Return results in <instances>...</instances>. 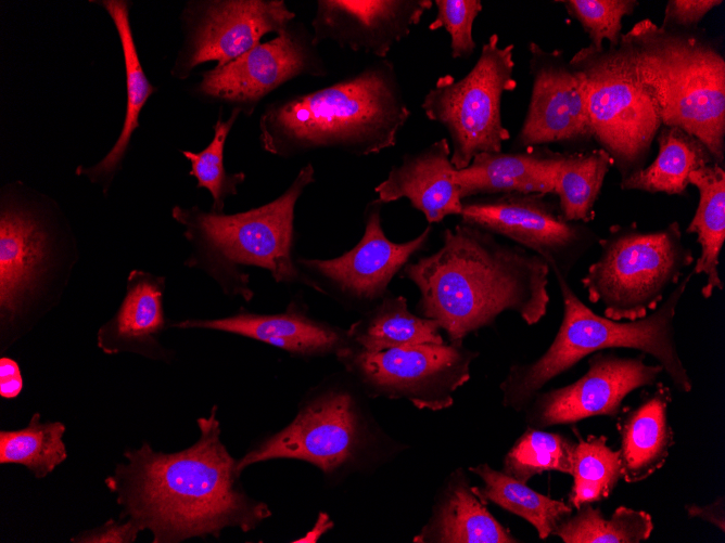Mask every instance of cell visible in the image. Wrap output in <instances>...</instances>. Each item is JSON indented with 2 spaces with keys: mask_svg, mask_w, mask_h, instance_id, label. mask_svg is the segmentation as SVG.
<instances>
[{
  "mask_svg": "<svg viewBox=\"0 0 725 543\" xmlns=\"http://www.w3.org/2000/svg\"><path fill=\"white\" fill-rule=\"evenodd\" d=\"M597 243L600 255L581 283L589 301L601 303L614 321L648 315L695 261L677 221L654 231L614 224Z\"/></svg>",
  "mask_w": 725,
  "mask_h": 543,
  "instance_id": "obj_8",
  "label": "cell"
},
{
  "mask_svg": "<svg viewBox=\"0 0 725 543\" xmlns=\"http://www.w3.org/2000/svg\"><path fill=\"white\" fill-rule=\"evenodd\" d=\"M23 376L17 362L9 357L0 359V396L14 399L23 390Z\"/></svg>",
  "mask_w": 725,
  "mask_h": 543,
  "instance_id": "obj_41",
  "label": "cell"
},
{
  "mask_svg": "<svg viewBox=\"0 0 725 543\" xmlns=\"http://www.w3.org/2000/svg\"><path fill=\"white\" fill-rule=\"evenodd\" d=\"M514 46L501 47L497 34L483 43L473 67L460 79L437 78L425 93L421 109L449 135L451 163L467 167L480 153L500 152L510 133L501 119V101L517 87L513 77Z\"/></svg>",
  "mask_w": 725,
  "mask_h": 543,
  "instance_id": "obj_11",
  "label": "cell"
},
{
  "mask_svg": "<svg viewBox=\"0 0 725 543\" xmlns=\"http://www.w3.org/2000/svg\"><path fill=\"white\" fill-rule=\"evenodd\" d=\"M570 16L575 18L590 38V44L602 49L607 40L610 49L618 48L622 37V21L634 13L636 0H563Z\"/></svg>",
  "mask_w": 725,
  "mask_h": 543,
  "instance_id": "obj_37",
  "label": "cell"
},
{
  "mask_svg": "<svg viewBox=\"0 0 725 543\" xmlns=\"http://www.w3.org/2000/svg\"><path fill=\"white\" fill-rule=\"evenodd\" d=\"M554 274L563 303L560 326L542 355L509 367L499 385L505 408L524 411L554 378L593 353L615 348L635 349L652 357L678 391H691L692 382L678 352L674 321L678 303L695 275L692 271L671 288L657 309L634 321H614L595 313L577 297L568 277Z\"/></svg>",
  "mask_w": 725,
  "mask_h": 543,
  "instance_id": "obj_6",
  "label": "cell"
},
{
  "mask_svg": "<svg viewBox=\"0 0 725 543\" xmlns=\"http://www.w3.org/2000/svg\"><path fill=\"white\" fill-rule=\"evenodd\" d=\"M561 156L547 146L480 153L467 167L456 170L455 181L462 201L508 193L554 194Z\"/></svg>",
  "mask_w": 725,
  "mask_h": 543,
  "instance_id": "obj_23",
  "label": "cell"
},
{
  "mask_svg": "<svg viewBox=\"0 0 725 543\" xmlns=\"http://www.w3.org/2000/svg\"><path fill=\"white\" fill-rule=\"evenodd\" d=\"M650 95L662 126L699 139L725 165V59L703 29H665L649 18L622 34L618 47Z\"/></svg>",
  "mask_w": 725,
  "mask_h": 543,
  "instance_id": "obj_4",
  "label": "cell"
},
{
  "mask_svg": "<svg viewBox=\"0 0 725 543\" xmlns=\"http://www.w3.org/2000/svg\"><path fill=\"white\" fill-rule=\"evenodd\" d=\"M165 283L164 276L142 270L129 273L119 308L97 333V345L103 353L132 352L167 363L173 360V352L160 342L167 325Z\"/></svg>",
  "mask_w": 725,
  "mask_h": 543,
  "instance_id": "obj_22",
  "label": "cell"
},
{
  "mask_svg": "<svg viewBox=\"0 0 725 543\" xmlns=\"http://www.w3.org/2000/svg\"><path fill=\"white\" fill-rule=\"evenodd\" d=\"M689 183L699 192L696 212L686 229L697 235L700 246L692 273L705 275L701 295L708 299L724 287L718 267L725 241V170L715 163L703 166L690 173Z\"/></svg>",
  "mask_w": 725,
  "mask_h": 543,
  "instance_id": "obj_26",
  "label": "cell"
},
{
  "mask_svg": "<svg viewBox=\"0 0 725 543\" xmlns=\"http://www.w3.org/2000/svg\"><path fill=\"white\" fill-rule=\"evenodd\" d=\"M169 326L234 334L301 359L336 357L353 347L347 329L311 316L301 298L292 299L285 311L280 313L260 314L240 310L225 318L187 319Z\"/></svg>",
  "mask_w": 725,
  "mask_h": 543,
  "instance_id": "obj_20",
  "label": "cell"
},
{
  "mask_svg": "<svg viewBox=\"0 0 725 543\" xmlns=\"http://www.w3.org/2000/svg\"><path fill=\"white\" fill-rule=\"evenodd\" d=\"M329 68L303 23L293 22L275 38L260 42L224 66L202 74L195 91L231 104L251 116L267 95L302 77H326Z\"/></svg>",
  "mask_w": 725,
  "mask_h": 543,
  "instance_id": "obj_15",
  "label": "cell"
},
{
  "mask_svg": "<svg viewBox=\"0 0 725 543\" xmlns=\"http://www.w3.org/2000/svg\"><path fill=\"white\" fill-rule=\"evenodd\" d=\"M101 4L112 17L117 29L125 61L127 105L120 134L111 151L102 160L90 168L77 169L78 174H86L92 182H111L120 167L132 132L139 126V114L155 88L149 82L133 42L129 23L128 4L126 1L107 0Z\"/></svg>",
  "mask_w": 725,
  "mask_h": 543,
  "instance_id": "obj_29",
  "label": "cell"
},
{
  "mask_svg": "<svg viewBox=\"0 0 725 543\" xmlns=\"http://www.w3.org/2000/svg\"><path fill=\"white\" fill-rule=\"evenodd\" d=\"M685 509L689 518L701 519L713 525L721 532L725 531V501L723 496H717L713 502L705 505L687 504Z\"/></svg>",
  "mask_w": 725,
  "mask_h": 543,
  "instance_id": "obj_42",
  "label": "cell"
},
{
  "mask_svg": "<svg viewBox=\"0 0 725 543\" xmlns=\"http://www.w3.org/2000/svg\"><path fill=\"white\" fill-rule=\"evenodd\" d=\"M611 167V157L602 148L562 153L556 169L554 194L558 196V207L565 220L587 223L594 219V206Z\"/></svg>",
  "mask_w": 725,
  "mask_h": 543,
  "instance_id": "obj_31",
  "label": "cell"
},
{
  "mask_svg": "<svg viewBox=\"0 0 725 543\" xmlns=\"http://www.w3.org/2000/svg\"><path fill=\"white\" fill-rule=\"evenodd\" d=\"M142 532L140 526L128 518L126 521H117L110 518L104 523L89 530L79 532L71 538L74 543H132Z\"/></svg>",
  "mask_w": 725,
  "mask_h": 543,
  "instance_id": "obj_40",
  "label": "cell"
},
{
  "mask_svg": "<svg viewBox=\"0 0 725 543\" xmlns=\"http://www.w3.org/2000/svg\"><path fill=\"white\" fill-rule=\"evenodd\" d=\"M529 53L532 91L514 147L576 144L593 139L580 73L562 50L548 51L532 41Z\"/></svg>",
  "mask_w": 725,
  "mask_h": 543,
  "instance_id": "obj_18",
  "label": "cell"
},
{
  "mask_svg": "<svg viewBox=\"0 0 725 543\" xmlns=\"http://www.w3.org/2000/svg\"><path fill=\"white\" fill-rule=\"evenodd\" d=\"M580 73L593 139L621 180L646 167L662 124L657 108L618 48H581L569 61Z\"/></svg>",
  "mask_w": 725,
  "mask_h": 543,
  "instance_id": "obj_10",
  "label": "cell"
},
{
  "mask_svg": "<svg viewBox=\"0 0 725 543\" xmlns=\"http://www.w3.org/2000/svg\"><path fill=\"white\" fill-rule=\"evenodd\" d=\"M671 388L657 383L636 406L621 410L616 416L620 436L622 479L627 483L646 480L665 464L675 443L669 421Z\"/></svg>",
  "mask_w": 725,
  "mask_h": 543,
  "instance_id": "obj_24",
  "label": "cell"
},
{
  "mask_svg": "<svg viewBox=\"0 0 725 543\" xmlns=\"http://www.w3.org/2000/svg\"><path fill=\"white\" fill-rule=\"evenodd\" d=\"M722 3V0H669L660 27L682 30L696 29L703 17Z\"/></svg>",
  "mask_w": 725,
  "mask_h": 543,
  "instance_id": "obj_39",
  "label": "cell"
},
{
  "mask_svg": "<svg viewBox=\"0 0 725 543\" xmlns=\"http://www.w3.org/2000/svg\"><path fill=\"white\" fill-rule=\"evenodd\" d=\"M575 445L561 434L527 427L506 453L501 470L524 483L545 471L571 475Z\"/></svg>",
  "mask_w": 725,
  "mask_h": 543,
  "instance_id": "obj_35",
  "label": "cell"
},
{
  "mask_svg": "<svg viewBox=\"0 0 725 543\" xmlns=\"http://www.w3.org/2000/svg\"><path fill=\"white\" fill-rule=\"evenodd\" d=\"M433 4L432 0H319L310 23L313 43L330 41L386 59Z\"/></svg>",
  "mask_w": 725,
  "mask_h": 543,
  "instance_id": "obj_19",
  "label": "cell"
},
{
  "mask_svg": "<svg viewBox=\"0 0 725 543\" xmlns=\"http://www.w3.org/2000/svg\"><path fill=\"white\" fill-rule=\"evenodd\" d=\"M240 109L232 108L228 119L217 118L214 125V137L209 144L199 153L181 151L190 161L189 174L195 178L196 188L206 189L212 197V211L224 212L226 198L238 194V186L245 181V173L228 172L224 164V151L227 137L232 129Z\"/></svg>",
  "mask_w": 725,
  "mask_h": 543,
  "instance_id": "obj_36",
  "label": "cell"
},
{
  "mask_svg": "<svg viewBox=\"0 0 725 543\" xmlns=\"http://www.w3.org/2000/svg\"><path fill=\"white\" fill-rule=\"evenodd\" d=\"M451 148L442 138L423 150L405 154L399 165L393 166L374 192L382 204L407 198L429 224L438 223L448 216H459L462 209Z\"/></svg>",
  "mask_w": 725,
  "mask_h": 543,
  "instance_id": "obj_21",
  "label": "cell"
},
{
  "mask_svg": "<svg viewBox=\"0 0 725 543\" xmlns=\"http://www.w3.org/2000/svg\"><path fill=\"white\" fill-rule=\"evenodd\" d=\"M410 115L395 66L382 59L329 86L268 103L259 142L282 158L322 150L368 156L393 147Z\"/></svg>",
  "mask_w": 725,
  "mask_h": 543,
  "instance_id": "obj_3",
  "label": "cell"
},
{
  "mask_svg": "<svg viewBox=\"0 0 725 543\" xmlns=\"http://www.w3.org/2000/svg\"><path fill=\"white\" fill-rule=\"evenodd\" d=\"M366 397L346 372L326 377L305 393L290 424L237 460V471L279 458L307 462L334 481L373 471L406 447L383 431Z\"/></svg>",
  "mask_w": 725,
  "mask_h": 543,
  "instance_id": "obj_7",
  "label": "cell"
},
{
  "mask_svg": "<svg viewBox=\"0 0 725 543\" xmlns=\"http://www.w3.org/2000/svg\"><path fill=\"white\" fill-rule=\"evenodd\" d=\"M646 354L621 357L599 351L590 354L588 369L575 382L539 391L524 409L532 428L569 425L592 416L616 417L622 402L634 390L653 386L663 373L659 364H647Z\"/></svg>",
  "mask_w": 725,
  "mask_h": 543,
  "instance_id": "obj_17",
  "label": "cell"
},
{
  "mask_svg": "<svg viewBox=\"0 0 725 543\" xmlns=\"http://www.w3.org/2000/svg\"><path fill=\"white\" fill-rule=\"evenodd\" d=\"M438 323L412 313L404 296L389 293L348 328L353 347L368 352L421 344H443Z\"/></svg>",
  "mask_w": 725,
  "mask_h": 543,
  "instance_id": "obj_27",
  "label": "cell"
},
{
  "mask_svg": "<svg viewBox=\"0 0 725 543\" xmlns=\"http://www.w3.org/2000/svg\"><path fill=\"white\" fill-rule=\"evenodd\" d=\"M415 543H517L474 494L462 468L455 469L441 488L432 514Z\"/></svg>",
  "mask_w": 725,
  "mask_h": 543,
  "instance_id": "obj_25",
  "label": "cell"
},
{
  "mask_svg": "<svg viewBox=\"0 0 725 543\" xmlns=\"http://www.w3.org/2000/svg\"><path fill=\"white\" fill-rule=\"evenodd\" d=\"M479 354L463 342L449 341L379 352L351 347L335 358L368 397L406 399L417 409L436 412L453 405Z\"/></svg>",
  "mask_w": 725,
  "mask_h": 543,
  "instance_id": "obj_12",
  "label": "cell"
},
{
  "mask_svg": "<svg viewBox=\"0 0 725 543\" xmlns=\"http://www.w3.org/2000/svg\"><path fill=\"white\" fill-rule=\"evenodd\" d=\"M199 438L189 448L157 452L148 442L124 452L104 483L131 518L152 533L153 543L218 538L224 529H256L271 516L269 506L242 488L237 460L220 440L217 406L196 419Z\"/></svg>",
  "mask_w": 725,
  "mask_h": 543,
  "instance_id": "obj_1",
  "label": "cell"
},
{
  "mask_svg": "<svg viewBox=\"0 0 725 543\" xmlns=\"http://www.w3.org/2000/svg\"><path fill=\"white\" fill-rule=\"evenodd\" d=\"M459 222L442 233V246L411 260L399 276L419 289L420 316L436 321L450 342H462L514 312L529 325L549 305V266L538 255Z\"/></svg>",
  "mask_w": 725,
  "mask_h": 543,
  "instance_id": "obj_2",
  "label": "cell"
},
{
  "mask_svg": "<svg viewBox=\"0 0 725 543\" xmlns=\"http://www.w3.org/2000/svg\"><path fill=\"white\" fill-rule=\"evenodd\" d=\"M65 425L61 422H43L35 413L28 425L15 430L0 431V464L26 467L35 478L51 474L67 457L63 441Z\"/></svg>",
  "mask_w": 725,
  "mask_h": 543,
  "instance_id": "obj_33",
  "label": "cell"
},
{
  "mask_svg": "<svg viewBox=\"0 0 725 543\" xmlns=\"http://www.w3.org/2000/svg\"><path fill=\"white\" fill-rule=\"evenodd\" d=\"M659 151L647 167L622 179V190L684 195L692 171L713 164L708 147L681 128L661 126L656 137Z\"/></svg>",
  "mask_w": 725,
  "mask_h": 543,
  "instance_id": "obj_28",
  "label": "cell"
},
{
  "mask_svg": "<svg viewBox=\"0 0 725 543\" xmlns=\"http://www.w3.org/2000/svg\"><path fill=\"white\" fill-rule=\"evenodd\" d=\"M653 528L647 512L619 506L605 518L599 507L585 503L564 518L552 535L564 543H640L650 538Z\"/></svg>",
  "mask_w": 725,
  "mask_h": 543,
  "instance_id": "obj_32",
  "label": "cell"
},
{
  "mask_svg": "<svg viewBox=\"0 0 725 543\" xmlns=\"http://www.w3.org/2000/svg\"><path fill=\"white\" fill-rule=\"evenodd\" d=\"M574 432L577 442L568 504L577 508L585 503L608 499L622 479V471L619 450L608 445L607 436L589 435L583 439L576 429Z\"/></svg>",
  "mask_w": 725,
  "mask_h": 543,
  "instance_id": "obj_34",
  "label": "cell"
},
{
  "mask_svg": "<svg viewBox=\"0 0 725 543\" xmlns=\"http://www.w3.org/2000/svg\"><path fill=\"white\" fill-rule=\"evenodd\" d=\"M77 254L62 250L41 215L4 197L0 212L1 352L61 297Z\"/></svg>",
  "mask_w": 725,
  "mask_h": 543,
  "instance_id": "obj_9",
  "label": "cell"
},
{
  "mask_svg": "<svg viewBox=\"0 0 725 543\" xmlns=\"http://www.w3.org/2000/svg\"><path fill=\"white\" fill-rule=\"evenodd\" d=\"M460 222L500 235L538 256L568 277L598 242L586 223L565 220L543 194L508 193L462 201Z\"/></svg>",
  "mask_w": 725,
  "mask_h": 543,
  "instance_id": "obj_14",
  "label": "cell"
},
{
  "mask_svg": "<svg viewBox=\"0 0 725 543\" xmlns=\"http://www.w3.org/2000/svg\"><path fill=\"white\" fill-rule=\"evenodd\" d=\"M480 477L481 487H471L484 503H494L531 523L542 540L552 534L556 527L573 513V507L563 501L540 494L507 475L492 468L487 463L469 467Z\"/></svg>",
  "mask_w": 725,
  "mask_h": 543,
  "instance_id": "obj_30",
  "label": "cell"
},
{
  "mask_svg": "<svg viewBox=\"0 0 725 543\" xmlns=\"http://www.w3.org/2000/svg\"><path fill=\"white\" fill-rule=\"evenodd\" d=\"M382 205L377 199L367 204L361 238L346 253L331 259L296 258L316 292L361 313L390 293L391 281L415 255L427 248L433 233L429 224L407 242H392L382 227Z\"/></svg>",
  "mask_w": 725,
  "mask_h": 543,
  "instance_id": "obj_13",
  "label": "cell"
},
{
  "mask_svg": "<svg viewBox=\"0 0 725 543\" xmlns=\"http://www.w3.org/2000/svg\"><path fill=\"white\" fill-rule=\"evenodd\" d=\"M315 180V168L307 163L280 196L232 215L205 211L199 206H175L171 217L185 228L183 236L192 247L185 266L204 271L227 296L246 302L254 297L247 267L267 270L277 283L315 290L294 251L295 207Z\"/></svg>",
  "mask_w": 725,
  "mask_h": 543,
  "instance_id": "obj_5",
  "label": "cell"
},
{
  "mask_svg": "<svg viewBox=\"0 0 725 543\" xmlns=\"http://www.w3.org/2000/svg\"><path fill=\"white\" fill-rule=\"evenodd\" d=\"M295 17L283 0L196 2L186 11L188 34L173 74L185 78L209 61L224 66L260 43L265 35L280 34Z\"/></svg>",
  "mask_w": 725,
  "mask_h": 543,
  "instance_id": "obj_16",
  "label": "cell"
},
{
  "mask_svg": "<svg viewBox=\"0 0 725 543\" xmlns=\"http://www.w3.org/2000/svg\"><path fill=\"white\" fill-rule=\"evenodd\" d=\"M436 16L429 25L431 31L443 28L450 37L453 59H469L476 42L472 35L473 23L483 10L480 0H434Z\"/></svg>",
  "mask_w": 725,
  "mask_h": 543,
  "instance_id": "obj_38",
  "label": "cell"
}]
</instances>
